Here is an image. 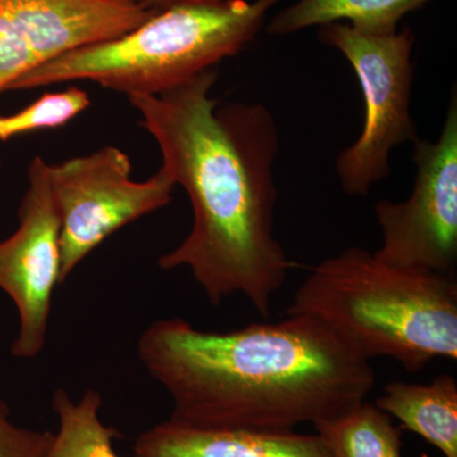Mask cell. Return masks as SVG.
<instances>
[{"label": "cell", "instance_id": "1", "mask_svg": "<svg viewBox=\"0 0 457 457\" xmlns=\"http://www.w3.org/2000/svg\"><path fill=\"white\" fill-rule=\"evenodd\" d=\"M216 80L212 69L161 95L128 97L194 212L188 236L158 266L188 269L212 305L242 295L267 319L293 267L275 237L278 126L263 104L220 106Z\"/></svg>", "mask_w": 457, "mask_h": 457}, {"label": "cell", "instance_id": "2", "mask_svg": "<svg viewBox=\"0 0 457 457\" xmlns=\"http://www.w3.org/2000/svg\"><path fill=\"white\" fill-rule=\"evenodd\" d=\"M137 352L170 394V420L196 428L295 431L356 407L375 385L371 361L312 315L230 332L161 319Z\"/></svg>", "mask_w": 457, "mask_h": 457}, {"label": "cell", "instance_id": "3", "mask_svg": "<svg viewBox=\"0 0 457 457\" xmlns=\"http://www.w3.org/2000/svg\"><path fill=\"white\" fill-rule=\"evenodd\" d=\"M293 314L320 319L369 361L387 357L408 372L457 359L455 276L396 269L356 246L312 267Z\"/></svg>", "mask_w": 457, "mask_h": 457}, {"label": "cell", "instance_id": "4", "mask_svg": "<svg viewBox=\"0 0 457 457\" xmlns=\"http://www.w3.org/2000/svg\"><path fill=\"white\" fill-rule=\"evenodd\" d=\"M279 2L171 0L130 32L69 51L8 90L89 80L128 97L158 96L242 53Z\"/></svg>", "mask_w": 457, "mask_h": 457}, {"label": "cell", "instance_id": "5", "mask_svg": "<svg viewBox=\"0 0 457 457\" xmlns=\"http://www.w3.org/2000/svg\"><path fill=\"white\" fill-rule=\"evenodd\" d=\"M319 41L335 47L350 62L365 101V123L359 139L339 153L337 174L343 191L366 196L376 183L390 176V153L416 143L411 114L414 35L409 29L392 35H368L347 23H328Z\"/></svg>", "mask_w": 457, "mask_h": 457}, {"label": "cell", "instance_id": "6", "mask_svg": "<svg viewBox=\"0 0 457 457\" xmlns=\"http://www.w3.org/2000/svg\"><path fill=\"white\" fill-rule=\"evenodd\" d=\"M130 156L116 146L49 164L51 194L60 219V285L107 237L170 204L176 187L163 170L131 179Z\"/></svg>", "mask_w": 457, "mask_h": 457}, {"label": "cell", "instance_id": "7", "mask_svg": "<svg viewBox=\"0 0 457 457\" xmlns=\"http://www.w3.org/2000/svg\"><path fill=\"white\" fill-rule=\"evenodd\" d=\"M417 167L407 200H380L375 215L383 245L378 261L420 273L455 276L457 262V93L436 141L414 143Z\"/></svg>", "mask_w": 457, "mask_h": 457}, {"label": "cell", "instance_id": "8", "mask_svg": "<svg viewBox=\"0 0 457 457\" xmlns=\"http://www.w3.org/2000/svg\"><path fill=\"white\" fill-rule=\"evenodd\" d=\"M17 230L0 240V290L18 312V333L12 356L31 360L46 345L53 295L60 285V219L49 180V164L35 156L18 207Z\"/></svg>", "mask_w": 457, "mask_h": 457}, {"label": "cell", "instance_id": "9", "mask_svg": "<svg viewBox=\"0 0 457 457\" xmlns=\"http://www.w3.org/2000/svg\"><path fill=\"white\" fill-rule=\"evenodd\" d=\"M154 12L137 0H0V93L69 51L130 32Z\"/></svg>", "mask_w": 457, "mask_h": 457}, {"label": "cell", "instance_id": "10", "mask_svg": "<svg viewBox=\"0 0 457 457\" xmlns=\"http://www.w3.org/2000/svg\"><path fill=\"white\" fill-rule=\"evenodd\" d=\"M135 457H333L317 435L210 429L168 418L137 436Z\"/></svg>", "mask_w": 457, "mask_h": 457}, {"label": "cell", "instance_id": "11", "mask_svg": "<svg viewBox=\"0 0 457 457\" xmlns=\"http://www.w3.org/2000/svg\"><path fill=\"white\" fill-rule=\"evenodd\" d=\"M376 407L416 433L444 457H457V381L440 375L429 384L393 381Z\"/></svg>", "mask_w": 457, "mask_h": 457}, {"label": "cell", "instance_id": "12", "mask_svg": "<svg viewBox=\"0 0 457 457\" xmlns=\"http://www.w3.org/2000/svg\"><path fill=\"white\" fill-rule=\"evenodd\" d=\"M432 0H299L278 12L267 26L272 36L290 35L312 26L347 21V25L368 35H392L411 12Z\"/></svg>", "mask_w": 457, "mask_h": 457}, {"label": "cell", "instance_id": "13", "mask_svg": "<svg viewBox=\"0 0 457 457\" xmlns=\"http://www.w3.org/2000/svg\"><path fill=\"white\" fill-rule=\"evenodd\" d=\"M312 426L333 457H403L402 428L366 400Z\"/></svg>", "mask_w": 457, "mask_h": 457}, {"label": "cell", "instance_id": "14", "mask_svg": "<svg viewBox=\"0 0 457 457\" xmlns=\"http://www.w3.org/2000/svg\"><path fill=\"white\" fill-rule=\"evenodd\" d=\"M59 429L45 457H120L114 449L117 431L102 422L101 394L88 389L74 402L64 389L53 395Z\"/></svg>", "mask_w": 457, "mask_h": 457}, {"label": "cell", "instance_id": "15", "mask_svg": "<svg viewBox=\"0 0 457 457\" xmlns=\"http://www.w3.org/2000/svg\"><path fill=\"white\" fill-rule=\"evenodd\" d=\"M90 104L88 93L78 87L45 93L18 112L0 114V143L29 132L62 128L83 113Z\"/></svg>", "mask_w": 457, "mask_h": 457}, {"label": "cell", "instance_id": "16", "mask_svg": "<svg viewBox=\"0 0 457 457\" xmlns=\"http://www.w3.org/2000/svg\"><path fill=\"white\" fill-rule=\"evenodd\" d=\"M54 433L17 426L11 409L0 396V457H45Z\"/></svg>", "mask_w": 457, "mask_h": 457}, {"label": "cell", "instance_id": "17", "mask_svg": "<svg viewBox=\"0 0 457 457\" xmlns=\"http://www.w3.org/2000/svg\"><path fill=\"white\" fill-rule=\"evenodd\" d=\"M137 2L147 11H159V9L165 7L168 3H170L171 0H137Z\"/></svg>", "mask_w": 457, "mask_h": 457}, {"label": "cell", "instance_id": "18", "mask_svg": "<svg viewBox=\"0 0 457 457\" xmlns=\"http://www.w3.org/2000/svg\"><path fill=\"white\" fill-rule=\"evenodd\" d=\"M0 164H2V162H0Z\"/></svg>", "mask_w": 457, "mask_h": 457}]
</instances>
